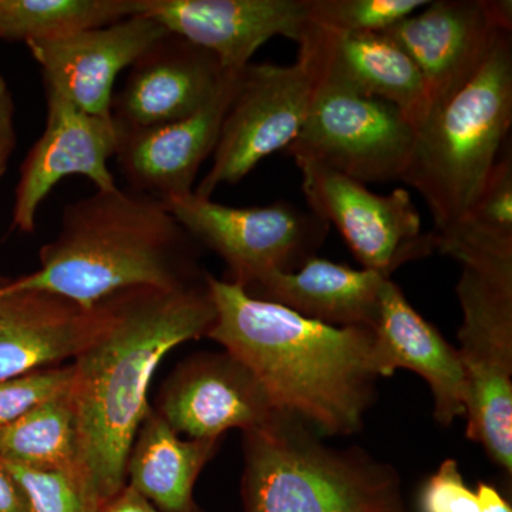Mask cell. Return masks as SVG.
<instances>
[{
	"label": "cell",
	"instance_id": "cell-1",
	"mask_svg": "<svg viewBox=\"0 0 512 512\" xmlns=\"http://www.w3.org/2000/svg\"><path fill=\"white\" fill-rule=\"evenodd\" d=\"M93 338L72 363L69 396L80 458L103 504L126 485L128 454L151 407L148 389L161 360L207 336L215 306L207 285L130 288L93 305Z\"/></svg>",
	"mask_w": 512,
	"mask_h": 512
},
{
	"label": "cell",
	"instance_id": "cell-2",
	"mask_svg": "<svg viewBox=\"0 0 512 512\" xmlns=\"http://www.w3.org/2000/svg\"><path fill=\"white\" fill-rule=\"evenodd\" d=\"M215 306L208 338L261 384L275 409L328 436L363 426L375 394L373 329L328 325L205 275Z\"/></svg>",
	"mask_w": 512,
	"mask_h": 512
},
{
	"label": "cell",
	"instance_id": "cell-3",
	"mask_svg": "<svg viewBox=\"0 0 512 512\" xmlns=\"http://www.w3.org/2000/svg\"><path fill=\"white\" fill-rule=\"evenodd\" d=\"M194 242L164 201L131 188L97 190L64 208L40 268L6 288L53 293L84 309L124 289L188 288L205 282Z\"/></svg>",
	"mask_w": 512,
	"mask_h": 512
},
{
	"label": "cell",
	"instance_id": "cell-4",
	"mask_svg": "<svg viewBox=\"0 0 512 512\" xmlns=\"http://www.w3.org/2000/svg\"><path fill=\"white\" fill-rule=\"evenodd\" d=\"M512 126V29L503 30L476 72L431 106L402 181L429 205L437 235L467 217L507 146Z\"/></svg>",
	"mask_w": 512,
	"mask_h": 512
},
{
	"label": "cell",
	"instance_id": "cell-5",
	"mask_svg": "<svg viewBox=\"0 0 512 512\" xmlns=\"http://www.w3.org/2000/svg\"><path fill=\"white\" fill-rule=\"evenodd\" d=\"M291 416L244 433L245 512H390L396 471L360 450H336Z\"/></svg>",
	"mask_w": 512,
	"mask_h": 512
},
{
	"label": "cell",
	"instance_id": "cell-6",
	"mask_svg": "<svg viewBox=\"0 0 512 512\" xmlns=\"http://www.w3.org/2000/svg\"><path fill=\"white\" fill-rule=\"evenodd\" d=\"M467 437L512 473V269L463 266L457 284Z\"/></svg>",
	"mask_w": 512,
	"mask_h": 512
},
{
	"label": "cell",
	"instance_id": "cell-7",
	"mask_svg": "<svg viewBox=\"0 0 512 512\" xmlns=\"http://www.w3.org/2000/svg\"><path fill=\"white\" fill-rule=\"evenodd\" d=\"M316 72L311 106L286 154L362 184L402 181L416 137L413 124L393 104L357 92L318 66Z\"/></svg>",
	"mask_w": 512,
	"mask_h": 512
},
{
	"label": "cell",
	"instance_id": "cell-8",
	"mask_svg": "<svg viewBox=\"0 0 512 512\" xmlns=\"http://www.w3.org/2000/svg\"><path fill=\"white\" fill-rule=\"evenodd\" d=\"M316 79L315 62L303 46L298 60L289 66H245L222 123L214 163L194 194L211 198L220 185L239 183L264 158L286 150L301 131Z\"/></svg>",
	"mask_w": 512,
	"mask_h": 512
},
{
	"label": "cell",
	"instance_id": "cell-9",
	"mask_svg": "<svg viewBox=\"0 0 512 512\" xmlns=\"http://www.w3.org/2000/svg\"><path fill=\"white\" fill-rule=\"evenodd\" d=\"M194 241L217 252L242 288L272 272L296 271L315 256L329 224L289 202L235 208L194 194L165 202Z\"/></svg>",
	"mask_w": 512,
	"mask_h": 512
},
{
	"label": "cell",
	"instance_id": "cell-10",
	"mask_svg": "<svg viewBox=\"0 0 512 512\" xmlns=\"http://www.w3.org/2000/svg\"><path fill=\"white\" fill-rule=\"evenodd\" d=\"M296 165L311 211L339 229L363 269L390 279L399 266L437 251L439 238L434 231L423 232L409 191L379 195L323 165Z\"/></svg>",
	"mask_w": 512,
	"mask_h": 512
},
{
	"label": "cell",
	"instance_id": "cell-11",
	"mask_svg": "<svg viewBox=\"0 0 512 512\" xmlns=\"http://www.w3.org/2000/svg\"><path fill=\"white\" fill-rule=\"evenodd\" d=\"M507 29L511 0H436L384 33L416 64L431 109L476 72Z\"/></svg>",
	"mask_w": 512,
	"mask_h": 512
},
{
	"label": "cell",
	"instance_id": "cell-12",
	"mask_svg": "<svg viewBox=\"0 0 512 512\" xmlns=\"http://www.w3.org/2000/svg\"><path fill=\"white\" fill-rule=\"evenodd\" d=\"M46 127L20 168L12 211V228L35 231L37 211L63 178L82 175L99 191L117 188L109 168L116 156L119 130L113 117L93 116L66 94L46 84Z\"/></svg>",
	"mask_w": 512,
	"mask_h": 512
},
{
	"label": "cell",
	"instance_id": "cell-13",
	"mask_svg": "<svg viewBox=\"0 0 512 512\" xmlns=\"http://www.w3.org/2000/svg\"><path fill=\"white\" fill-rule=\"evenodd\" d=\"M156 412L175 433L194 440H221L229 430L245 433L286 416L247 367L227 352L194 357L175 370Z\"/></svg>",
	"mask_w": 512,
	"mask_h": 512
},
{
	"label": "cell",
	"instance_id": "cell-14",
	"mask_svg": "<svg viewBox=\"0 0 512 512\" xmlns=\"http://www.w3.org/2000/svg\"><path fill=\"white\" fill-rule=\"evenodd\" d=\"M141 15L211 52L225 72H239L272 37L301 40L309 0H143Z\"/></svg>",
	"mask_w": 512,
	"mask_h": 512
},
{
	"label": "cell",
	"instance_id": "cell-15",
	"mask_svg": "<svg viewBox=\"0 0 512 512\" xmlns=\"http://www.w3.org/2000/svg\"><path fill=\"white\" fill-rule=\"evenodd\" d=\"M170 35L156 19L136 15L49 42H29L45 83L66 94L79 109L111 119L117 76Z\"/></svg>",
	"mask_w": 512,
	"mask_h": 512
},
{
	"label": "cell",
	"instance_id": "cell-16",
	"mask_svg": "<svg viewBox=\"0 0 512 512\" xmlns=\"http://www.w3.org/2000/svg\"><path fill=\"white\" fill-rule=\"evenodd\" d=\"M241 72H228L217 94L187 119L138 130L117 128L116 156L131 190L164 202L194 191L201 165L220 140Z\"/></svg>",
	"mask_w": 512,
	"mask_h": 512
},
{
	"label": "cell",
	"instance_id": "cell-17",
	"mask_svg": "<svg viewBox=\"0 0 512 512\" xmlns=\"http://www.w3.org/2000/svg\"><path fill=\"white\" fill-rule=\"evenodd\" d=\"M227 73L211 52L170 33L131 66L111 116L119 130L187 119L217 94Z\"/></svg>",
	"mask_w": 512,
	"mask_h": 512
},
{
	"label": "cell",
	"instance_id": "cell-18",
	"mask_svg": "<svg viewBox=\"0 0 512 512\" xmlns=\"http://www.w3.org/2000/svg\"><path fill=\"white\" fill-rule=\"evenodd\" d=\"M370 363L377 377L392 376L397 369L423 377L433 393L434 419L443 426L466 416L467 380L458 350L410 305L392 279L384 282L380 295Z\"/></svg>",
	"mask_w": 512,
	"mask_h": 512
},
{
	"label": "cell",
	"instance_id": "cell-19",
	"mask_svg": "<svg viewBox=\"0 0 512 512\" xmlns=\"http://www.w3.org/2000/svg\"><path fill=\"white\" fill-rule=\"evenodd\" d=\"M96 329L94 308L84 309L43 291L0 286V382L76 359Z\"/></svg>",
	"mask_w": 512,
	"mask_h": 512
},
{
	"label": "cell",
	"instance_id": "cell-20",
	"mask_svg": "<svg viewBox=\"0 0 512 512\" xmlns=\"http://www.w3.org/2000/svg\"><path fill=\"white\" fill-rule=\"evenodd\" d=\"M298 46L311 52L320 72L393 104L414 128L429 114V96L419 69L386 33L333 35L309 23Z\"/></svg>",
	"mask_w": 512,
	"mask_h": 512
},
{
	"label": "cell",
	"instance_id": "cell-21",
	"mask_svg": "<svg viewBox=\"0 0 512 512\" xmlns=\"http://www.w3.org/2000/svg\"><path fill=\"white\" fill-rule=\"evenodd\" d=\"M389 278L311 256L296 271L272 272L244 288L254 298L279 303L305 318L373 329Z\"/></svg>",
	"mask_w": 512,
	"mask_h": 512
},
{
	"label": "cell",
	"instance_id": "cell-22",
	"mask_svg": "<svg viewBox=\"0 0 512 512\" xmlns=\"http://www.w3.org/2000/svg\"><path fill=\"white\" fill-rule=\"evenodd\" d=\"M220 440H183L151 409L128 454L126 484L164 512H191L192 491Z\"/></svg>",
	"mask_w": 512,
	"mask_h": 512
},
{
	"label": "cell",
	"instance_id": "cell-23",
	"mask_svg": "<svg viewBox=\"0 0 512 512\" xmlns=\"http://www.w3.org/2000/svg\"><path fill=\"white\" fill-rule=\"evenodd\" d=\"M143 13V0H0V39L49 42Z\"/></svg>",
	"mask_w": 512,
	"mask_h": 512
},
{
	"label": "cell",
	"instance_id": "cell-24",
	"mask_svg": "<svg viewBox=\"0 0 512 512\" xmlns=\"http://www.w3.org/2000/svg\"><path fill=\"white\" fill-rule=\"evenodd\" d=\"M0 458L33 468L83 466L76 417L67 393L0 426Z\"/></svg>",
	"mask_w": 512,
	"mask_h": 512
},
{
	"label": "cell",
	"instance_id": "cell-25",
	"mask_svg": "<svg viewBox=\"0 0 512 512\" xmlns=\"http://www.w3.org/2000/svg\"><path fill=\"white\" fill-rule=\"evenodd\" d=\"M2 461L25 495L26 512H100L103 507L83 466L33 468Z\"/></svg>",
	"mask_w": 512,
	"mask_h": 512
},
{
	"label": "cell",
	"instance_id": "cell-26",
	"mask_svg": "<svg viewBox=\"0 0 512 512\" xmlns=\"http://www.w3.org/2000/svg\"><path fill=\"white\" fill-rule=\"evenodd\" d=\"M429 0H309V23L333 35L384 33Z\"/></svg>",
	"mask_w": 512,
	"mask_h": 512
},
{
	"label": "cell",
	"instance_id": "cell-27",
	"mask_svg": "<svg viewBox=\"0 0 512 512\" xmlns=\"http://www.w3.org/2000/svg\"><path fill=\"white\" fill-rule=\"evenodd\" d=\"M73 367L55 366L0 382V426L12 423L33 407L69 392Z\"/></svg>",
	"mask_w": 512,
	"mask_h": 512
},
{
	"label": "cell",
	"instance_id": "cell-28",
	"mask_svg": "<svg viewBox=\"0 0 512 512\" xmlns=\"http://www.w3.org/2000/svg\"><path fill=\"white\" fill-rule=\"evenodd\" d=\"M421 512H480L476 491L468 487L458 463L447 458L424 484Z\"/></svg>",
	"mask_w": 512,
	"mask_h": 512
},
{
	"label": "cell",
	"instance_id": "cell-29",
	"mask_svg": "<svg viewBox=\"0 0 512 512\" xmlns=\"http://www.w3.org/2000/svg\"><path fill=\"white\" fill-rule=\"evenodd\" d=\"M15 114L12 92L5 77L0 74V178L8 171L10 157L18 146Z\"/></svg>",
	"mask_w": 512,
	"mask_h": 512
},
{
	"label": "cell",
	"instance_id": "cell-30",
	"mask_svg": "<svg viewBox=\"0 0 512 512\" xmlns=\"http://www.w3.org/2000/svg\"><path fill=\"white\" fill-rule=\"evenodd\" d=\"M100 512H164L156 505L151 504L147 498L138 494L133 487L126 484L123 488L103 504ZM191 512H204L201 508H195Z\"/></svg>",
	"mask_w": 512,
	"mask_h": 512
},
{
	"label": "cell",
	"instance_id": "cell-31",
	"mask_svg": "<svg viewBox=\"0 0 512 512\" xmlns=\"http://www.w3.org/2000/svg\"><path fill=\"white\" fill-rule=\"evenodd\" d=\"M0 512H26V500L18 481L0 458Z\"/></svg>",
	"mask_w": 512,
	"mask_h": 512
},
{
	"label": "cell",
	"instance_id": "cell-32",
	"mask_svg": "<svg viewBox=\"0 0 512 512\" xmlns=\"http://www.w3.org/2000/svg\"><path fill=\"white\" fill-rule=\"evenodd\" d=\"M480 512H512L511 505L505 501L497 488L487 483L478 484L476 490Z\"/></svg>",
	"mask_w": 512,
	"mask_h": 512
},
{
	"label": "cell",
	"instance_id": "cell-33",
	"mask_svg": "<svg viewBox=\"0 0 512 512\" xmlns=\"http://www.w3.org/2000/svg\"><path fill=\"white\" fill-rule=\"evenodd\" d=\"M390 512H407V511H406V508H404V504H403V505H400V507L394 508V510L390 511Z\"/></svg>",
	"mask_w": 512,
	"mask_h": 512
},
{
	"label": "cell",
	"instance_id": "cell-34",
	"mask_svg": "<svg viewBox=\"0 0 512 512\" xmlns=\"http://www.w3.org/2000/svg\"><path fill=\"white\" fill-rule=\"evenodd\" d=\"M3 284H5V282H3ZM3 284H0V286H2Z\"/></svg>",
	"mask_w": 512,
	"mask_h": 512
}]
</instances>
